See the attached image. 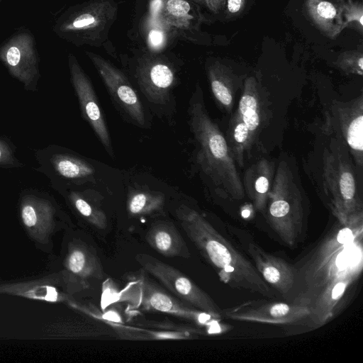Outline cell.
Segmentation results:
<instances>
[{
  "label": "cell",
  "instance_id": "8",
  "mask_svg": "<svg viewBox=\"0 0 363 363\" xmlns=\"http://www.w3.org/2000/svg\"><path fill=\"white\" fill-rule=\"evenodd\" d=\"M137 55L135 76L138 83L149 101L164 104L175 82L173 65L163 52L142 49Z\"/></svg>",
  "mask_w": 363,
  "mask_h": 363
},
{
  "label": "cell",
  "instance_id": "1",
  "mask_svg": "<svg viewBox=\"0 0 363 363\" xmlns=\"http://www.w3.org/2000/svg\"><path fill=\"white\" fill-rule=\"evenodd\" d=\"M177 216L187 237L222 282L270 298L277 297L276 291L264 281L253 264L201 215L181 206L177 210Z\"/></svg>",
  "mask_w": 363,
  "mask_h": 363
},
{
  "label": "cell",
  "instance_id": "24",
  "mask_svg": "<svg viewBox=\"0 0 363 363\" xmlns=\"http://www.w3.org/2000/svg\"><path fill=\"white\" fill-rule=\"evenodd\" d=\"M209 74L211 77V89L216 99L224 105H230L232 96L227 86L210 70Z\"/></svg>",
  "mask_w": 363,
  "mask_h": 363
},
{
  "label": "cell",
  "instance_id": "27",
  "mask_svg": "<svg viewBox=\"0 0 363 363\" xmlns=\"http://www.w3.org/2000/svg\"><path fill=\"white\" fill-rule=\"evenodd\" d=\"M198 6H203L213 13H218L224 8L225 0H189Z\"/></svg>",
  "mask_w": 363,
  "mask_h": 363
},
{
  "label": "cell",
  "instance_id": "5",
  "mask_svg": "<svg viewBox=\"0 0 363 363\" xmlns=\"http://www.w3.org/2000/svg\"><path fill=\"white\" fill-rule=\"evenodd\" d=\"M34 155L38 164L35 170L46 176L50 186L57 190L68 187L95 172L89 162L55 145L35 150Z\"/></svg>",
  "mask_w": 363,
  "mask_h": 363
},
{
  "label": "cell",
  "instance_id": "16",
  "mask_svg": "<svg viewBox=\"0 0 363 363\" xmlns=\"http://www.w3.org/2000/svg\"><path fill=\"white\" fill-rule=\"evenodd\" d=\"M157 14L147 10L140 21L139 37L145 45L143 49L152 52H163L178 39Z\"/></svg>",
  "mask_w": 363,
  "mask_h": 363
},
{
  "label": "cell",
  "instance_id": "15",
  "mask_svg": "<svg viewBox=\"0 0 363 363\" xmlns=\"http://www.w3.org/2000/svg\"><path fill=\"white\" fill-rule=\"evenodd\" d=\"M145 239L150 247L164 257H191L186 242L170 221L155 223L147 230Z\"/></svg>",
  "mask_w": 363,
  "mask_h": 363
},
{
  "label": "cell",
  "instance_id": "21",
  "mask_svg": "<svg viewBox=\"0 0 363 363\" xmlns=\"http://www.w3.org/2000/svg\"><path fill=\"white\" fill-rule=\"evenodd\" d=\"M24 166L16 156V147L8 138L0 136V167L19 168Z\"/></svg>",
  "mask_w": 363,
  "mask_h": 363
},
{
  "label": "cell",
  "instance_id": "32",
  "mask_svg": "<svg viewBox=\"0 0 363 363\" xmlns=\"http://www.w3.org/2000/svg\"><path fill=\"white\" fill-rule=\"evenodd\" d=\"M242 215H243L244 216H247L249 215V211H247V210H246V211H244L242 212Z\"/></svg>",
  "mask_w": 363,
  "mask_h": 363
},
{
  "label": "cell",
  "instance_id": "17",
  "mask_svg": "<svg viewBox=\"0 0 363 363\" xmlns=\"http://www.w3.org/2000/svg\"><path fill=\"white\" fill-rule=\"evenodd\" d=\"M67 268L84 281L100 279L103 276L99 258L85 247L72 250L67 259Z\"/></svg>",
  "mask_w": 363,
  "mask_h": 363
},
{
  "label": "cell",
  "instance_id": "13",
  "mask_svg": "<svg viewBox=\"0 0 363 363\" xmlns=\"http://www.w3.org/2000/svg\"><path fill=\"white\" fill-rule=\"evenodd\" d=\"M158 16L177 38L195 40L204 18L199 6L189 0H162Z\"/></svg>",
  "mask_w": 363,
  "mask_h": 363
},
{
  "label": "cell",
  "instance_id": "6",
  "mask_svg": "<svg viewBox=\"0 0 363 363\" xmlns=\"http://www.w3.org/2000/svg\"><path fill=\"white\" fill-rule=\"evenodd\" d=\"M139 286L141 304L146 310L169 313L193 322L204 328L208 334L223 333L231 328L230 326L221 323L220 318H217L190 305L184 304L144 277L140 280Z\"/></svg>",
  "mask_w": 363,
  "mask_h": 363
},
{
  "label": "cell",
  "instance_id": "11",
  "mask_svg": "<svg viewBox=\"0 0 363 363\" xmlns=\"http://www.w3.org/2000/svg\"><path fill=\"white\" fill-rule=\"evenodd\" d=\"M362 267H350L327 281L311 298L309 326L318 328L326 324L335 315L338 304L342 301L347 289L358 278Z\"/></svg>",
  "mask_w": 363,
  "mask_h": 363
},
{
  "label": "cell",
  "instance_id": "20",
  "mask_svg": "<svg viewBox=\"0 0 363 363\" xmlns=\"http://www.w3.org/2000/svg\"><path fill=\"white\" fill-rule=\"evenodd\" d=\"M344 28L350 27L359 34L363 33V6L353 0H339Z\"/></svg>",
  "mask_w": 363,
  "mask_h": 363
},
{
  "label": "cell",
  "instance_id": "7",
  "mask_svg": "<svg viewBox=\"0 0 363 363\" xmlns=\"http://www.w3.org/2000/svg\"><path fill=\"white\" fill-rule=\"evenodd\" d=\"M310 314V306L296 301H254L221 310L222 317L228 319L267 324H291L307 319Z\"/></svg>",
  "mask_w": 363,
  "mask_h": 363
},
{
  "label": "cell",
  "instance_id": "28",
  "mask_svg": "<svg viewBox=\"0 0 363 363\" xmlns=\"http://www.w3.org/2000/svg\"><path fill=\"white\" fill-rule=\"evenodd\" d=\"M243 122L249 130H255L259 125V116L256 110H249L242 114Z\"/></svg>",
  "mask_w": 363,
  "mask_h": 363
},
{
  "label": "cell",
  "instance_id": "22",
  "mask_svg": "<svg viewBox=\"0 0 363 363\" xmlns=\"http://www.w3.org/2000/svg\"><path fill=\"white\" fill-rule=\"evenodd\" d=\"M347 142L350 146L359 151L363 149V116L354 119L347 131Z\"/></svg>",
  "mask_w": 363,
  "mask_h": 363
},
{
  "label": "cell",
  "instance_id": "30",
  "mask_svg": "<svg viewBox=\"0 0 363 363\" xmlns=\"http://www.w3.org/2000/svg\"><path fill=\"white\" fill-rule=\"evenodd\" d=\"M248 130L249 129L244 123L238 124L234 132L235 140L238 143H243L247 137Z\"/></svg>",
  "mask_w": 363,
  "mask_h": 363
},
{
  "label": "cell",
  "instance_id": "33",
  "mask_svg": "<svg viewBox=\"0 0 363 363\" xmlns=\"http://www.w3.org/2000/svg\"><path fill=\"white\" fill-rule=\"evenodd\" d=\"M1 1H2V0H0V4H1Z\"/></svg>",
  "mask_w": 363,
  "mask_h": 363
},
{
  "label": "cell",
  "instance_id": "10",
  "mask_svg": "<svg viewBox=\"0 0 363 363\" xmlns=\"http://www.w3.org/2000/svg\"><path fill=\"white\" fill-rule=\"evenodd\" d=\"M68 67L82 115L90 124L109 155H112L111 138L91 81L77 57L72 53L68 55Z\"/></svg>",
  "mask_w": 363,
  "mask_h": 363
},
{
  "label": "cell",
  "instance_id": "14",
  "mask_svg": "<svg viewBox=\"0 0 363 363\" xmlns=\"http://www.w3.org/2000/svg\"><path fill=\"white\" fill-rule=\"evenodd\" d=\"M303 10L312 24L328 38H336L345 28L339 0H305Z\"/></svg>",
  "mask_w": 363,
  "mask_h": 363
},
{
  "label": "cell",
  "instance_id": "3",
  "mask_svg": "<svg viewBox=\"0 0 363 363\" xmlns=\"http://www.w3.org/2000/svg\"><path fill=\"white\" fill-rule=\"evenodd\" d=\"M135 259L145 272L189 305L217 318H223L215 301L182 272L148 254H137Z\"/></svg>",
  "mask_w": 363,
  "mask_h": 363
},
{
  "label": "cell",
  "instance_id": "26",
  "mask_svg": "<svg viewBox=\"0 0 363 363\" xmlns=\"http://www.w3.org/2000/svg\"><path fill=\"white\" fill-rule=\"evenodd\" d=\"M246 4V0H225L224 8L226 16L235 17L239 16L244 10Z\"/></svg>",
  "mask_w": 363,
  "mask_h": 363
},
{
  "label": "cell",
  "instance_id": "9",
  "mask_svg": "<svg viewBox=\"0 0 363 363\" xmlns=\"http://www.w3.org/2000/svg\"><path fill=\"white\" fill-rule=\"evenodd\" d=\"M233 233L252 259L253 265L264 281L283 296L289 295L295 286L296 269L283 259L264 251L247 232L234 230Z\"/></svg>",
  "mask_w": 363,
  "mask_h": 363
},
{
  "label": "cell",
  "instance_id": "4",
  "mask_svg": "<svg viewBox=\"0 0 363 363\" xmlns=\"http://www.w3.org/2000/svg\"><path fill=\"white\" fill-rule=\"evenodd\" d=\"M0 61L24 89L37 91L40 78V58L35 37L30 30L19 28L0 45Z\"/></svg>",
  "mask_w": 363,
  "mask_h": 363
},
{
  "label": "cell",
  "instance_id": "29",
  "mask_svg": "<svg viewBox=\"0 0 363 363\" xmlns=\"http://www.w3.org/2000/svg\"><path fill=\"white\" fill-rule=\"evenodd\" d=\"M257 102L255 99L250 95L243 96L240 101V111L242 114L249 110H256Z\"/></svg>",
  "mask_w": 363,
  "mask_h": 363
},
{
  "label": "cell",
  "instance_id": "18",
  "mask_svg": "<svg viewBox=\"0 0 363 363\" xmlns=\"http://www.w3.org/2000/svg\"><path fill=\"white\" fill-rule=\"evenodd\" d=\"M164 202V196L155 192H134L127 202V210L133 216H145L160 210Z\"/></svg>",
  "mask_w": 363,
  "mask_h": 363
},
{
  "label": "cell",
  "instance_id": "12",
  "mask_svg": "<svg viewBox=\"0 0 363 363\" xmlns=\"http://www.w3.org/2000/svg\"><path fill=\"white\" fill-rule=\"evenodd\" d=\"M85 55L96 69L115 100L133 121L140 125H144L145 117L142 103L123 72L96 53L85 51Z\"/></svg>",
  "mask_w": 363,
  "mask_h": 363
},
{
  "label": "cell",
  "instance_id": "2",
  "mask_svg": "<svg viewBox=\"0 0 363 363\" xmlns=\"http://www.w3.org/2000/svg\"><path fill=\"white\" fill-rule=\"evenodd\" d=\"M118 12L115 0L84 1L68 7L56 19L52 30L77 47H102L108 39Z\"/></svg>",
  "mask_w": 363,
  "mask_h": 363
},
{
  "label": "cell",
  "instance_id": "31",
  "mask_svg": "<svg viewBox=\"0 0 363 363\" xmlns=\"http://www.w3.org/2000/svg\"><path fill=\"white\" fill-rule=\"evenodd\" d=\"M269 182L265 177H259L255 183V189L257 192L264 194L268 189Z\"/></svg>",
  "mask_w": 363,
  "mask_h": 363
},
{
  "label": "cell",
  "instance_id": "23",
  "mask_svg": "<svg viewBox=\"0 0 363 363\" xmlns=\"http://www.w3.org/2000/svg\"><path fill=\"white\" fill-rule=\"evenodd\" d=\"M340 66L346 68H353L359 74L363 70V56L361 52L356 50L347 51L342 53L337 60Z\"/></svg>",
  "mask_w": 363,
  "mask_h": 363
},
{
  "label": "cell",
  "instance_id": "25",
  "mask_svg": "<svg viewBox=\"0 0 363 363\" xmlns=\"http://www.w3.org/2000/svg\"><path fill=\"white\" fill-rule=\"evenodd\" d=\"M340 186L344 200L347 202L352 200L354 195V182L350 173L345 172L341 176Z\"/></svg>",
  "mask_w": 363,
  "mask_h": 363
},
{
  "label": "cell",
  "instance_id": "19",
  "mask_svg": "<svg viewBox=\"0 0 363 363\" xmlns=\"http://www.w3.org/2000/svg\"><path fill=\"white\" fill-rule=\"evenodd\" d=\"M66 195L74 208L89 223L99 229L106 228V214L101 209L91 205L81 193L69 189L66 192Z\"/></svg>",
  "mask_w": 363,
  "mask_h": 363
}]
</instances>
